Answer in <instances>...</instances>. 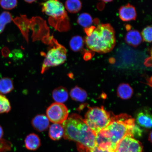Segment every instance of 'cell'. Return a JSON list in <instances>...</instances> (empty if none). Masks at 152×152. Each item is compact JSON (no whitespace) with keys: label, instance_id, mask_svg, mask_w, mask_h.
Wrapping results in <instances>:
<instances>
[{"label":"cell","instance_id":"cell-1","mask_svg":"<svg viewBox=\"0 0 152 152\" xmlns=\"http://www.w3.org/2000/svg\"><path fill=\"white\" fill-rule=\"evenodd\" d=\"M64 139L77 142L79 152H90L96 146V135L84 120L77 114H72L62 123Z\"/></svg>","mask_w":152,"mask_h":152},{"label":"cell","instance_id":"cell-2","mask_svg":"<svg viewBox=\"0 0 152 152\" xmlns=\"http://www.w3.org/2000/svg\"><path fill=\"white\" fill-rule=\"evenodd\" d=\"M136 126L134 119L126 114H121L113 116L111 122L99 133L117 148L125 136L134 137Z\"/></svg>","mask_w":152,"mask_h":152},{"label":"cell","instance_id":"cell-3","mask_svg":"<svg viewBox=\"0 0 152 152\" xmlns=\"http://www.w3.org/2000/svg\"><path fill=\"white\" fill-rule=\"evenodd\" d=\"M84 41L91 50L100 54L109 53L115 45V30L109 24L99 25L91 35L85 37Z\"/></svg>","mask_w":152,"mask_h":152},{"label":"cell","instance_id":"cell-4","mask_svg":"<svg viewBox=\"0 0 152 152\" xmlns=\"http://www.w3.org/2000/svg\"><path fill=\"white\" fill-rule=\"evenodd\" d=\"M111 115L110 112L106 111L103 106L90 107L83 120L96 135L111 122L113 117Z\"/></svg>","mask_w":152,"mask_h":152},{"label":"cell","instance_id":"cell-5","mask_svg":"<svg viewBox=\"0 0 152 152\" xmlns=\"http://www.w3.org/2000/svg\"><path fill=\"white\" fill-rule=\"evenodd\" d=\"M66 54L65 48L58 44L56 47L51 48L45 56L42 68L41 73H43L51 67L63 64L66 60Z\"/></svg>","mask_w":152,"mask_h":152},{"label":"cell","instance_id":"cell-6","mask_svg":"<svg viewBox=\"0 0 152 152\" xmlns=\"http://www.w3.org/2000/svg\"><path fill=\"white\" fill-rule=\"evenodd\" d=\"M46 114L47 117L51 122L61 124L68 118L69 112L64 104L55 102L48 108Z\"/></svg>","mask_w":152,"mask_h":152},{"label":"cell","instance_id":"cell-7","mask_svg":"<svg viewBox=\"0 0 152 152\" xmlns=\"http://www.w3.org/2000/svg\"><path fill=\"white\" fill-rule=\"evenodd\" d=\"M41 5L43 12L53 18L59 19L66 15L64 5L58 0H49Z\"/></svg>","mask_w":152,"mask_h":152},{"label":"cell","instance_id":"cell-8","mask_svg":"<svg viewBox=\"0 0 152 152\" xmlns=\"http://www.w3.org/2000/svg\"><path fill=\"white\" fill-rule=\"evenodd\" d=\"M142 149L140 141L132 137L126 136L119 142L115 152H142Z\"/></svg>","mask_w":152,"mask_h":152},{"label":"cell","instance_id":"cell-9","mask_svg":"<svg viewBox=\"0 0 152 152\" xmlns=\"http://www.w3.org/2000/svg\"><path fill=\"white\" fill-rule=\"evenodd\" d=\"M119 14L120 18L123 21L135 20L137 17L135 8L129 3L119 8Z\"/></svg>","mask_w":152,"mask_h":152},{"label":"cell","instance_id":"cell-10","mask_svg":"<svg viewBox=\"0 0 152 152\" xmlns=\"http://www.w3.org/2000/svg\"><path fill=\"white\" fill-rule=\"evenodd\" d=\"M32 126L35 130L39 132L46 131L49 126V121L47 116L38 115L31 121Z\"/></svg>","mask_w":152,"mask_h":152},{"label":"cell","instance_id":"cell-11","mask_svg":"<svg viewBox=\"0 0 152 152\" xmlns=\"http://www.w3.org/2000/svg\"><path fill=\"white\" fill-rule=\"evenodd\" d=\"M136 120L140 126L147 129L151 128V115L147 110H144L140 112L137 115Z\"/></svg>","mask_w":152,"mask_h":152},{"label":"cell","instance_id":"cell-12","mask_svg":"<svg viewBox=\"0 0 152 152\" xmlns=\"http://www.w3.org/2000/svg\"><path fill=\"white\" fill-rule=\"evenodd\" d=\"M24 142L26 148L30 151H36L41 145L40 139L37 134L34 133L26 137Z\"/></svg>","mask_w":152,"mask_h":152},{"label":"cell","instance_id":"cell-13","mask_svg":"<svg viewBox=\"0 0 152 152\" xmlns=\"http://www.w3.org/2000/svg\"><path fill=\"white\" fill-rule=\"evenodd\" d=\"M49 136L51 139L57 141L61 139L64 134V129L62 125L54 123L49 128Z\"/></svg>","mask_w":152,"mask_h":152},{"label":"cell","instance_id":"cell-14","mask_svg":"<svg viewBox=\"0 0 152 152\" xmlns=\"http://www.w3.org/2000/svg\"><path fill=\"white\" fill-rule=\"evenodd\" d=\"M125 40L128 44L136 47L141 43L142 38L139 31L134 30H130L127 33Z\"/></svg>","mask_w":152,"mask_h":152},{"label":"cell","instance_id":"cell-15","mask_svg":"<svg viewBox=\"0 0 152 152\" xmlns=\"http://www.w3.org/2000/svg\"><path fill=\"white\" fill-rule=\"evenodd\" d=\"M52 96L55 101L58 103H62L67 101L68 98V93L65 87L61 86L53 91Z\"/></svg>","mask_w":152,"mask_h":152},{"label":"cell","instance_id":"cell-16","mask_svg":"<svg viewBox=\"0 0 152 152\" xmlns=\"http://www.w3.org/2000/svg\"><path fill=\"white\" fill-rule=\"evenodd\" d=\"M133 94L132 87L127 83H122L119 85L118 88V96L122 99H129L132 96Z\"/></svg>","mask_w":152,"mask_h":152},{"label":"cell","instance_id":"cell-17","mask_svg":"<svg viewBox=\"0 0 152 152\" xmlns=\"http://www.w3.org/2000/svg\"><path fill=\"white\" fill-rule=\"evenodd\" d=\"M70 94L72 99L76 101L80 102L85 101L87 96L85 91L77 86L72 89Z\"/></svg>","mask_w":152,"mask_h":152},{"label":"cell","instance_id":"cell-18","mask_svg":"<svg viewBox=\"0 0 152 152\" xmlns=\"http://www.w3.org/2000/svg\"><path fill=\"white\" fill-rule=\"evenodd\" d=\"M14 88L12 80L8 77H4L0 79V94H7Z\"/></svg>","mask_w":152,"mask_h":152},{"label":"cell","instance_id":"cell-19","mask_svg":"<svg viewBox=\"0 0 152 152\" xmlns=\"http://www.w3.org/2000/svg\"><path fill=\"white\" fill-rule=\"evenodd\" d=\"M84 43V40L80 36H75L70 41V47L74 52H79L83 49Z\"/></svg>","mask_w":152,"mask_h":152},{"label":"cell","instance_id":"cell-20","mask_svg":"<svg viewBox=\"0 0 152 152\" xmlns=\"http://www.w3.org/2000/svg\"><path fill=\"white\" fill-rule=\"evenodd\" d=\"M65 7L68 12L76 13L81 10L82 3L80 0H66Z\"/></svg>","mask_w":152,"mask_h":152},{"label":"cell","instance_id":"cell-21","mask_svg":"<svg viewBox=\"0 0 152 152\" xmlns=\"http://www.w3.org/2000/svg\"><path fill=\"white\" fill-rule=\"evenodd\" d=\"M13 20L12 15L7 11H4L0 14V34L3 33L5 26Z\"/></svg>","mask_w":152,"mask_h":152},{"label":"cell","instance_id":"cell-22","mask_svg":"<svg viewBox=\"0 0 152 152\" xmlns=\"http://www.w3.org/2000/svg\"><path fill=\"white\" fill-rule=\"evenodd\" d=\"M77 22L80 25L87 28L90 27L93 23V19L91 15L87 13H83L77 18Z\"/></svg>","mask_w":152,"mask_h":152},{"label":"cell","instance_id":"cell-23","mask_svg":"<svg viewBox=\"0 0 152 152\" xmlns=\"http://www.w3.org/2000/svg\"><path fill=\"white\" fill-rule=\"evenodd\" d=\"M11 110L10 103L8 99L0 94V114L8 113Z\"/></svg>","mask_w":152,"mask_h":152},{"label":"cell","instance_id":"cell-24","mask_svg":"<svg viewBox=\"0 0 152 152\" xmlns=\"http://www.w3.org/2000/svg\"><path fill=\"white\" fill-rule=\"evenodd\" d=\"M18 4L17 0H0V5L7 10H11L15 8Z\"/></svg>","mask_w":152,"mask_h":152},{"label":"cell","instance_id":"cell-25","mask_svg":"<svg viewBox=\"0 0 152 152\" xmlns=\"http://www.w3.org/2000/svg\"><path fill=\"white\" fill-rule=\"evenodd\" d=\"M152 29L151 26H148L142 30V37L146 42L151 43L152 42Z\"/></svg>","mask_w":152,"mask_h":152},{"label":"cell","instance_id":"cell-26","mask_svg":"<svg viewBox=\"0 0 152 152\" xmlns=\"http://www.w3.org/2000/svg\"><path fill=\"white\" fill-rule=\"evenodd\" d=\"M90 152H114L100 149L96 145L91 150Z\"/></svg>","mask_w":152,"mask_h":152},{"label":"cell","instance_id":"cell-27","mask_svg":"<svg viewBox=\"0 0 152 152\" xmlns=\"http://www.w3.org/2000/svg\"><path fill=\"white\" fill-rule=\"evenodd\" d=\"M3 130L2 128L0 125V140H1L3 136Z\"/></svg>","mask_w":152,"mask_h":152},{"label":"cell","instance_id":"cell-28","mask_svg":"<svg viewBox=\"0 0 152 152\" xmlns=\"http://www.w3.org/2000/svg\"><path fill=\"white\" fill-rule=\"evenodd\" d=\"M24 1L26 2L31 3L37 1V0H24Z\"/></svg>","mask_w":152,"mask_h":152},{"label":"cell","instance_id":"cell-29","mask_svg":"<svg viewBox=\"0 0 152 152\" xmlns=\"http://www.w3.org/2000/svg\"><path fill=\"white\" fill-rule=\"evenodd\" d=\"M149 139L150 141L152 142V132H151L149 134Z\"/></svg>","mask_w":152,"mask_h":152},{"label":"cell","instance_id":"cell-30","mask_svg":"<svg viewBox=\"0 0 152 152\" xmlns=\"http://www.w3.org/2000/svg\"><path fill=\"white\" fill-rule=\"evenodd\" d=\"M100 1L104 2H109L113 1V0H100Z\"/></svg>","mask_w":152,"mask_h":152}]
</instances>
